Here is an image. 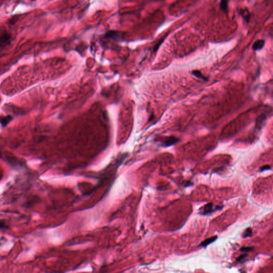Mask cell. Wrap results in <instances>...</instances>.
Returning <instances> with one entry per match:
<instances>
[{
	"mask_svg": "<svg viewBox=\"0 0 273 273\" xmlns=\"http://www.w3.org/2000/svg\"><path fill=\"white\" fill-rule=\"evenodd\" d=\"M239 13L246 22H249L250 19V13L248 9L246 8L244 9H240Z\"/></svg>",
	"mask_w": 273,
	"mask_h": 273,
	"instance_id": "obj_6",
	"label": "cell"
},
{
	"mask_svg": "<svg viewBox=\"0 0 273 273\" xmlns=\"http://www.w3.org/2000/svg\"><path fill=\"white\" fill-rule=\"evenodd\" d=\"M252 250V248L251 247H243L241 249L242 252H249Z\"/></svg>",
	"mask_w": 273,
	"mask_h": 273,
	"instance_id": "obj_12",
	"label": "cell"
},
{
	"mask_svg": "<svg viewBox=\"0 0 273 273\" xmlns=\"http://www.w3.org/2000/svg\"><path fill=\"white\" fill-rule=\"evenodd\" d=\"M251 235H252V230L250 228H248L246 230L243 234V238H246L250 237L251 236Z\"/></svg>",
	"mask_w": 273,
	"mask_h": 273,
	"instance_id": "obj_11",
	"label": "cell"
},
{
	"mask_svg": "<svg viewBox=\"0 0 273 273\" xmlns=\"http://www.w3.org/2000/svg\"><path fill=\"white\" fill-rule=\"evenodd\" d=\"M6 228H8V226L6 225L5 222L3 221L0 220V229Z\"/></svg>",
	"mask_w": 273,
	"mask_h": 273,
	"instance_id": "obj_13",
	"label": "cell"
},
{
	"mask_svg": "<svg viewBox=\"0 0 273 273\" xmlns=\"http://www.w3.org/2000/svg\"><path fill=\"white\" fill-rule=\"evenodd\" d=\"M228 2L227 1H221L220 2V8L222 9V10L226 11L228 9Z\"/></svg>",
	"mask_w": 273,
	"mask_h": 273,
	"instance_id": "obj_10",
	"label": "cell"
},
{
	"mask_svg": "<svg viewBox=\"0 0 273 273\" xmlns=\"http://www.w3.org/2000/svg\"><path fill=\"white\" fill-rule=\"evenodd\" d=\"M219 207H214L212 204H208L204 207L203 210V215H207L213 211L218 209Z\"/></svg>",
	"mask_w": 273,
	"mask_h": 273,
	"instance_id": "obj_3",
	"label": "cell"
},
{
	"mask_svg": "<svg viewBox=\"0 0 273 273\" xmlns=\"http://www.w3.org/2000/svg\"><path fill=\"white\" fill-rule=\"evenodd\" d=\"M265 45V41L263 39H258L254 43L252 46V49L254 51H257L262 49Z\"/></svg>",
	"mask_w": 273,
	"mask_h": 273,
	"instance_id": "obj_4",
	"label": "cell"
},
{
	"mask_svg": "<svg viewBox=\"0 0 273 273\" xmlns=\"http://www.w3.org/2000/svg\"><path fill=\"white\" fill-rule=\"evenodd\" d=\"M10 36L8 33H4L0 36V47H3L10 42Z\"/></svg>",
	"mask_w": 273,
	"mask_h": 273,
	"instance_id": "obj_2",
	"label": "cell"
},
{
	"mask_svg": "<svg viewBox=\"0 0 273 273\" xmlns=\"http://www.w3.org/2000/svg\"><path fill=\"white\" fill-rule=\"evenodd\" d=\"M246 257H247V255H246V254L242 255L241 256H240V257L238 258L237 260H238V262H241V261H242L243 260H244Z\"/></svg>",
	"mask_w": 273,
	"mask_h": 273,
	"instance_id": "obj_14",
	"label": "cell"
},
{
	"mask_svg": "<svg viewBox=\"0 0 273 273\" xmlns=\"http://www.w3.org/2000/svg\"><path fill=\"white\" fill-rule=\"evenodd\" d=\"M13 118L10 115L0 116V124L2 126H5L12 120Z\"/></svg>",
	"mask_w": 273,
	"mask_h": 273,
	"instance_id": "obj_5",
	"label": "cell"
},
{
	"mask_svg": "<svg viewBox=\"0 0 273 273\" xmlns=\"http://www.w3.org/2000/svg\"><path fill=\"white\" fill-rule=\"evenodd\" d=\"M267 116L265 114H262L259 117H258L257 120L256 122V128L257 129H261V127L263 124L264 123L265 121L266 120Z\"/></svg>",
	"mask_w": 273,
	"mask_h": 273,
	"instance_id": "obj_7",
	"label": "cell"
},
{
	"mask_svg": "<svg viewBox=\"0 0 273 273\" xmlns=\"http://www.w3.org/2000/svg\"><path fill=\"white\" fill-rule=\"evenodd\" d=\"M191 74H193V75H194L196 77L198 78H201V79H203L204 80H207V78H206L203 74H202V73L201 72H199V70H193L191 72Z\"/></svg>",
	"mask_w": 273,
	"mask_h": 273,
	"instance_id": "obj_9",
	"label": "cell"
},
{
	"mask_svg": "<svg viewBox=\"0 0 273 273\" xmlns=\"http://www.w3.org/2000/svg\"><path fill=\"white\" fill-rule=\"evenodd\" d=\"M217 238V236H214V237H212L211 238H207L206 240L204 241L203 242H202V243L200 244V246H203V247H206L207 246L209 245L211 243H212V242H214L216 239Z\"/></svg>",
	"mask_w": 273,
	"mask_h": 273,
	"instance_id": "obj_8",
	"label": "cell"
},
{
	"mask_svg": "<svg viewBox=\"0 0 273 273\" xmlns=\"http://www.w3.org/2000/svg\"><path fill=\"white\" fill-rule=\"evenodd\" d=\"M158 141L161 143L162 146L168 147L173 145L177 143L179 140L174 136H165L158 139Z\"/></svg>",
	"mask_w": 273,
	"mask_h": 273,
	"instance_id": "obj_1",
	"label": "cell"
}]
</instances>
